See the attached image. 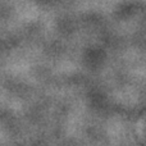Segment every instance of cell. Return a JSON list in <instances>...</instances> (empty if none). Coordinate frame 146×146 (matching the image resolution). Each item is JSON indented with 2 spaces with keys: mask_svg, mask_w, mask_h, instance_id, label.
<instances>
[]
</instances>
